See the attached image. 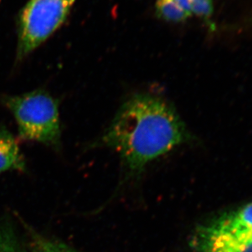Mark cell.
<instances>
[{
	"instance_id": "52a82bcc",
	"label": "cell",
	"mask_w": 252,
	"mask_h": 252,
	"mask_svg": "<svg viewBox=\"0 0 252 252\" xmlns=\"http://www.w3.org/2000/svg\"><path fill=\"white\" fill-rule=\"evenodd\" d=\"M156 12L158 17L166 22H184L191 15L173 0H157Z\"/></svg>"
},
{
	"instance_id": "9c48e42d",
	"label": "cell",
	"mask_w": 252,
	"mask_h": 252,
	"mask_svg": "<svg viewBox=\"0 0 252 252\" xmlns=\"http://www.w3.org/2000/svg\"><path fill=\"white\" fill-rule=\"evenodd\" d=\"M0 252H35L21 245L12 229L5 226L0 228Z\"/></svg>"
},
{
	"instance_id": "5b68a950",
	"label": "cell",
	"mask_w": 252,
	"mask_h": 252,
	"mask_svg": "<svg viewBox=\"0 0 252 252\" xmlns=\"http://www.w3.org/2000/svg\"><path fill=\"white\" fill-rule=\"evenodd\" d=\"M207 227L217 233L252 240V202L221 217Z\"/></svg>"
},
{
	"instance_id": "8992f818",
	"label": "cell",
	"mask_w": 252,
	"mask_h": 252,
	"mask_svg": "<svg viewBox=\"0 0 252 252\" xmlns=\"http://www.w3.org/2000/svg\"><path fill=\"white\" fill-rule=\"evenodd\" d=\"M25 170L26 163L17 141L7 129L0 128V173Z\"/></svg>"
},
{
	"instance_id": "7a4b0ae2",
	"label": "cell",
	"mask_w": 252,
	"mask_h": 252,
	"mask_svg": "<svg viewBox=\"0 0 252 252\" xmlns=\"http://www.w3.org/2000/svg\"><path fill=\"white\" fill-rule=\"evenodd\" d=\"M6 107L13 115L20 138L59 150L61 122L59 101L42 90L6 97Z\"/></svg>"
},
{
	"instance_id": "8fae6325",
	"label": "cell",
	"mask_w": 252,
	"mask_h": 252,
	"mask_svg": "<svg viewBox=\"0 0 252 252\" xmlns=\"http://www.w3.org/2000/svg\"><path fill=\"white\" fill-rule=\"evenodd\" d=\"M174 2H176L180 7H182L183 9L186 11L188 13L191 15V0H173Z\"/></svg>"
},
{
	"instance_id": "ba28073f",
	"label": "cell",
	"mask_w": 252,
	"mask_h": 252,
	"mask_svg": "<svg viewBox=\"0 0 252 252\" xmlns=\"http://www.w3.org/2000/svg\"><path fill=\"white\" fill-rule=\"evenodd\" d=\"M32 248L35 252H78L59 241L32 233Z\"/></svg>"
},
{
	"instance_id": "277c9868",
	"label": "cell",
	"mask_w": 252,
	"mask_h": 252,
	"mask_svg": "<svg viewBox=\"0 0 252 252\" xmlns=\"http://www.w3.org/2000/svg\"><path fill=\"white\" fill-rule=\"evenodd\" d=\"M196 245L199 252H252V240L217 233L208 227L199 232Z\"/></svg>"
},
{
	"instance_id": "30bf717a",
	"label": "cell",
	"mask_w": 252,
	"mask_h": 252,
	"mask_svg": "<svg viewBox=\"0 0 252 252\" xmlns=\"http://www.w3.org/2000/svg\"><path fill=\"white\" fill-rule=\"evenodd\" d=\"M213 0H192L191 14H195L203 19H209L213 12Z\"/></svg>"
},
{
	"instance_id": "6da1fadb",
	"label": "cell",
	"mask_w": 252,
	"mask_h": 252,
	"mask_svg": "<svg viewBox=\"0 0 252 252\" xmlns=\"http://www.w3.org/2000/svg\"><path fill=\"white\" fill-rule=\"evenodd\" d=\"M185 130L175 110L156 95L128 97L99 138L119 155L126 180L138 178L149 163L180 145Z\"/></svg>"
},
{
	"instance_id": "3957f363",
	"label": "cell",
	"mask_w": 252,
	"mask_h": 252,
	"mask_svg": "<svg viewBox=\"0 0 252 252\" xmlns=\"http://www.w3.org/2000/svg\"><path fill=\"white\" fill-rule=\"evenodd\" d=\"M76 0H29L18 19L17 60L22 61L65 22Z\"/></svg>"
},
{
	"instance_id": "7c38bea8",
	"label": "cell",
	"mask_w": 252,
	"mask_h": 252,
	"mask_svg": "<svg viewBox=\"0 0 252 252\" xmlns=\"http://www.w3.org/2000/svg\"><path fill=\"white\" fill-rule=\"evenodd\" d=\"M191 1H192V0H191Z\"/></svg>"
}]
</instances>
